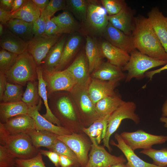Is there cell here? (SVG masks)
Instances as JSON below:
<instances>
[{"instance_id":"obj_1","label":"cell","mask_w":167,"mask_h":167,"mask_svg":"<svg viewBox=\"0 0 167 167\" xmlns=\"http://www.w3.org/2000/svg\"><path fill=\"white\" fill-rule=\"evenodd\" d=\"M131 36L135 48L139 52L156 59L167 61V54L148 18H135Z\"/></svg>"},{"instance_id":"obj_2","label":"cell","mask_w":167,"mask_h":167,"mask_svg":"<svg viewBox=\"0 0 167 167\" xmlns=\"http://www.w3.org/2000/svg\"><path fill=\"white\" fill-rule=\"evenodd\" d=\"M49 108L61 126L70 129L69 125L78 119L77 107L70 92L60 91L48 95Z\"/></svg>"},{"instance_id":"obj_3","label":"cell","mask_w":167,"mask_h":167,"mask_svg":"<svg viewBox=\"0 0 167 167\" xmlns=\"http://www.w3.org/2000/svg\"><path fill=\"white\" fill-rule=\"evenodd\" d=\"M37 67L32 56L26 51L18 55L5 74L8 82L24 86L28 82L38 80Z\"/></svg>"},{"instance_id":"obj_4","label":"cell","mask_w":167,"mask_h":167,"mask_svg":"<svg viewBox=\"0 0 167 167\" xmlns=\"http://www.w3.org/2000/svg\"><path fill=\"white\" fill-rule=\"evenodd\" d=\"M130 58L126 64L122 68V71L127 72L125 81L128 82L133 79H140L144 78L145 73L153 68L164 66L167 61L156 59L143 54L136 49L130 53Z\"/></svg>"},{"instance_id":"obj_5","label":"cell","mask_w":167,"mask_h":167,"mask_svg":"<svg viewBox=\"0 0 167 167\" xmlns=\"http://www.w3.org/2000/svg\"><path fill=\"white\" fill-rule=\"evenodd\" d=\"M136 109V104L132 101H124L121 105L109 116L105 135L103 139L104 146L109 152L112 149L109 145L110 138L117 130L122 121L128 119L132 121L135 124L140 122V118L135 112Z\"/></svg>"},{"instance_id":"obj_6","label":"cell","mask_w":167,"mask_h":167,"mask_svg":"<svg viewBox=\"0 0 167 167\" xmlns=\"http://www.w3.org/2000/svg\"><path fill=\"white\" fill-rule=\"evenodd\" d=\"M5 146L14 157L21 159L31 158L36 156L40 150L33 145L28 135L24 133L9 135Z\"/></svg>"},{"instance_id":"obj_7","label":"cell","mask_w":167,"mask_h":167,"mask_svg":"<svg viewBox=\"0 0 167 167\" xmlns=\"http://www.w3.org/2000/svg\"><path fill=\"white\" fill-rule=\"evenodd\" d=\"M120 135L126 143L134 151L149 149L154 145L163 144L167 141V136L153 135L141 129L131 132L124 131Z\"/></svg>"},{"instance_id":"obj_8","label":"cell","mask_w":167,"mask_h":167,"mask_svg":"<svg viewBox=\"0 0 167 167\" xmlns=\"http://www.w3.org/2000/svg\"><path fill=\"white\" fill-rule=\"evenodd\" d=\"M43 77L46 84L48 95L54 92H70L76 85L74 78L66 69L48 71L43 70Z\"/></svg>"},{"instance_id":"obj_9","label":"cell","mask_w":167,"mask_h":167,"mask_svg":"<svg viewBox=\"0 0 167 167\" xmlns=\"http://www.w3.org/2000/svg\"><path fill=\"white\" fill-rule=\"evenodd\" d=\"M88 88L75 85L69 92L85 124L96 120L95 105L91 100Z\"/></svg>"},{"instance_id":"obj_10","label":"cell","mask_w":167,"mask_h":167,"mask_svg":"<svg viewBox=\"0 0 167 167\" xmlns=\"http://www.w3.org/2000/svg\"><path fill=\"white\" fill-rule=\"evenodd\" d=\"M61 34L34 36L28 42L27 51L32 56L37 66H40L50 49L61 39Z\"/></svg>"},{"instance_id":"obj_11","label":"cell","mask_w":167,"mask_h":167,"mask_svg":"<svg viewBox=\"0 0 167 167\" xmlns=\"http://www.w3.org/2000/svg\"><path fill=\"white\" fill-rule=\"evenodd\" d=\"M92 143L88 160L84 167H110L126 161V159L122 155L118 156L112 155L95 142Z\"/></svg>"},{"instance_id":"obj_12","label":"cell","mask_w":167,"mask_h":167,"mask_svg":"<svg viewBox=\"0 0 167 167\" xmlns=\"http://www.w3.org/2000/svg\"><path fill=\"white\" fill-rule=\"evenodd\" d=\"M57 138L70 148L77 156L80 165L84 167L89 159L90 145L88 141L81 135L74 132L69 135H57Z\"/></svg>"},{"instance_id":"obj_13","label":"cell","mask_w":167,"mask_h":167,"mask_svg":"<svg viewBox=\"0 0 167 167\" xmlns=\"http://www.w3.org/2000/svg\"><path fill=\"white\" fill-rule=\"evenodd\" d=\"M66 69L74 78L76 85L88 88L92 78L89 72L87 59L83 52L80 53Z\"/></svg>"},{"instance_id":"obj_14","label":"cell","mask_w":167,"mask_h":167,"mask_svg":"<svg viewBox=\"0 0 167 167\" xmlns=\"http://www.w3.org/2000/svg\"><path fill=\"white\" fill-rule=\"evenodd\" d=\"M102 34L106 41L129 54L135 49L131 36L126 34L109 22Z\"/></svg>"},{"instance_id":"obj_15","label":"cell","mask_w":167,"mask_h":167,"mask_svg":"<svg viewBox=\"0 0 167 167\" xmlns=\"http://www.w3.org/2000/svg\"><path fill=\"white\" fill-rule=\"evenodd\" d=\"M3 124L9 135L20 133L27 134L36 130L34 120L28 114H20L11 118Z\"/></svg>"},{"instance_id":"obj_16","label":"cell","mask_w":167,"mask_h":167,"mask_svg":"<svg viewBox=\"0 0 167 167\" xmlns=\"http://www.w3.org/2000/svg\"><path fill=\"white\" fill-rule=\"evenodd\" d=\"M105 9L93 1H89L86 21L96 31L102 33L109 21Z\"/></svg>"},{"instance_id":"obj_17","label":"cell","mask_w":167,"mask_h":167,"mask_svg":"<svg viewBox=\"0 0 167 167\" xmlns=\"http://www.w3.org/2000/svg\"><path fill=\"white\" fill-rule=\"evenodd\" d=\"M42 101L41 98L39 104L36 105L28 107V114L34 120L36 130H46L59 135L71 134L72 131L62 126H58L52 123L44 118L39 112Z\"/></svg>"},{"instance_id":"obj_18","label":"cell","mask_w":167,"mask_h":167,"mask_svg":"<svg viewBox=\"0 0 167 167\" xmlns=\"http://www.w3.org/2000/svg\"><path fill=\"white\" fill-rule=\"evenodd\" d=\"M116 81L101 80L92 78L88 90L93 102L96 104L101 100L115 94V89L118 85Z\"/></svg>"},{"instance_id":"obj_19","label":"cell","mask_w":167,"mask_h":167,"mask_svg":"<svg viewBox=\"0 0 167 167\" xmlns=\"http://www.w3.org/2000/svg\"><path fill=\"white\" fill-rule=\"evenodd\" d=\"M99 47L103 58H106L109 63L121 68L126 64L130 58L129 53L112 45L106 41H102Z\"/></svg>"},{"instance_id":"obj_20","label":"cell","mask_w":167,"mask_h":167,"mask_svg":"<svg viewBox=\"0 0 167 167\" xmlns=\"http://www.w3.org/2000/svg\"><path fill=\"white\" fill-rule=\"evenodd\" d=\"M154 30L167 54V16L157 7L152 8L148 13Z\"/></svg>"},{"instance_id":"obj_21","label":"cell","mask_w":167,"mask_h":167,"mask_svg":"<svg viewBox=\"0 0 167 167\" xmlns=\"http://www.w3.org/2000/svg\"><path fill=\"white\" fill-rule=\"evenodd\" d=\"M109 22L126 34L131 36L135 25V18L131 9L126 6L118 14L108 15Z\"/></svg>"},{"instance_id":"obj_22","label":"cell","mask_w":167,"mask_h":167,"mask_svg":"<svg viewBox=\"0 0 167 167\" xmlns=\"http://www.w3.org/2000/svg\"><path fill=\"white\" fill-rule=\"evenodd\" d=\"M114 136L117 143L111 140L110 144L117 147L122 152L127 161L126 164L127 167H161L147 162L138 157L134 151L126 143L120 134L116 133Z\"/></svg>"},{"instance_id":"obj_23","label":"cell","mask_w":167,"mask_h":167,"mask_svg":"<svg viewBox=\"0 0 167 167\" xmlns=\"http://www.w3.org/2000/svg\"><path fill=\"white\" fill-rule=\"evenodd\" d=\"M126 76L122 68L107 61L103 62L98 68L91 74L92 78L118 82L125 79Z\"/></svg>"},{"instance_id":"obj_24","label":"cell","mask_w":167,"mask_h":167,"mask_svg":"<svg viewBox=\"0 0 167 167\" xmlns=\"http://www.w3.org/2000/svg\"><path fill=\"white\" fill-rule=\"evenodd\" d=\"M2 49L19 55L27 51L28 42L15 35L8 30L0 37Z\"/></svg>"},{"instance_id":"obj_25","label":"cell","mask_w":167,"mask_h":167,"mask_svg":"<svg viewBox=\"0 0 167 167\" xmlns=\"http://www.w3.org/2000/svg\"><path fill=\"white\" fill-rule=\"evenodd\" d=\"M85 55L87 59L90 74L103 62L99 45L93 38L87 36L86 38Z\"/></svg>"},{"instance_id":"obj_26","label":"cell","mask_w":167,"mask_h":167,"mask_svg":"<svg viewBox=\"0 0 167 167\" xmlns=\"http://www.w3.org/2000/svg\"><path fill=\"white\" fill-rule=\"evenodd\" d=\"M66 41V37L63 36L50 49L40 65L43 70H55L60 60Z\"/></svg>"},{"instance_id":"obj_27","label":"cell","mask_w":167,"mask_h":167,"mask_svg":"<svg viewBox=\"0 0 167 167\" xmlns=\"http://www.w3.org/2000/svg\"><path fill=\"white\" fill-rule=\"evenodd\" d=\"M6 25L10 32L27 42L34 36L33 22H28L17 19H11Z\"/></svg>"},{"instance_id":"obj_28","label":"cell","mask_w":167,"mask_h":167,"mask_svg":"<svg viewBox=\"0 0 167 167\" xmlns=\"http://www.w3.org/2000/svg\"><path fill=\"white\" fill-rule=\"evenodd\" d=\"M81 39L80 36L74 35L70 36L66 41L60 60L54 70L62 71L65 69L77 51Z\"/></svg>"},{"instance_id":"obj_29","label":"cell","mask_w":167,"mask_h":167,"mask_svg":"<svg viewBox=\"0 0 167 167\" xmlns=\"http://www.w3.org/2000/svg\"><path fill=\"white\" fill-rule=\"evenodd\" d=\"M123 101L116 94L101 100L95 104L96 120L101 117L110 115Z\"/></svg>"},{"instance_id":"obj_30","label":"cell","mask_w":167,"mask_h":167,"mask_svg":"<svg viewBox=\"0 0 167 167\" xmlns=\"http://www.w3.org/2000/svg\"><path fill=\"white\" fill-rule=\"evenodd\" d=\"M41 15L40 10L32 0H25L19 9L10 13V18L19 19L28 22H33Z\"/></svg>"},{"instance_id":"obj_31","label":"cell","mask_w":167,"mask_h":167,"mask_svg":"<svg viewBox=\"0 0 167 167\" xmlns=\"http://www.w3.org/2000/svg\"><path fill=\"white\" fill-rule=\"evenodd\" d=\"M28 107L23 101L0 104V122L4 123L9 119L17 115L28 114Z\"/></svg>"},{"instance_id":"obj_32","label":"cell","mask_w":167,"mask_h":167,"mask_svg":"<svg viewBox=\"0 0 167 167\" xmlns=\"http://www.w3.org/2000/svg\"><path fill=\"white\" fill-rule=\"evenodd\" d=\"M37 72L38 83V93L40 98L43 101L46 110L45 113L42 115L52 123L58 126H61L60 122L53 114L49 108L48 103L46 84L43 78V69L40 66H37Z\"/></svg>"},{"instance_id":"obj_33","label":"cell","mask_w":167,"mask_h":167,"mask_svg":"<svg viewBox=\"0 0 167 167\" xmlns=\"http://www.w3.org/2000/svg\"><path fill=\"white\" fill-rule=\"evenodd\" d=\"M109 116L101 117L93 122L88 127L83 128V131L89 136L92 142L95 141L98 145L104 138Z\"/></svg>"},{"instance_id":"obj_34","label":"cell","mask_w":167,"mask_h":167,"mask_svg":"<svg viewBox=\"0 0 167 167\" xmlns=\"http://www.w3.org/2000/svg\"><path fill=\"white\" fill-rule=\"evenodd\" d=\"M36 148L44 147L50 150L57 139V135L46 130H35L27 134Z\"/></svg>"},{"instance_id":"obj_35","label":"cell","mask_w":167,"mask_h":167,"mask_svg":"<svg viewBox=\"0 0 167 167\" xmlns=\"http://www.w3.org/2000/svg\"><path fill=\"white\" fill-rule=\"evenodd\" d=\"M51 20L59 28L62 33H71L77 29L78 24L72 15L68 11H65Z\"/></svg>"},{"instance_id":"obj_36","label":"cell","mask_w":167,"mask_h":167,"mask_svg":"<svg viewBox=\"0 0 167 167\" xmlns=\"http://www.w3.org/2000/svg\"><path fill=\"white\" fill-rule=\"evenodd\" d=\"M38 84L37 80L29 81L27 84L22 101L28 107L35 106L39 103L41 98L38 93Z\"/></svg>"},{"instance_id":"obj_37","label":"cell","mask_w":167,"mask_h":167,"mask_svg":"<svg viewBox=\"0 0 167 167\" xmlns=\"http://www.w3.org/2000/svg\"><path fill=\"white\" fill-rule=\"evenodd\" d=\"M23 86L8 82L0 101L8 103L22 101L24 93Z\"/></svg>"},{"instance_id":"obj_38","label":"cell","mask_w":167,"mask_h":167,"mask_svg":"<svg viewBox=\"0 0 167 167\" xmlns=\"http://www.w3.org/2000/svg\"><path fill=\"white\" fill-rule=\"evenodd\" d=\"M89 1L85 0H66V8L81 21H86Z\"/></svg>"},{"instance_id":"obj_39","label":"cell","mask_w":167,"mask_h":167,"mask_svg":"<svg viewBox=\"0 0 167 167\" xmlns=\"http://www.w3.org/2000/svg\"><path fill=\"white\" fill-rule=\"evenodd\" d=\"M139 153L152 159L153 164L161 167H167V148L159 150L152 148L143 150Z\"/></svg>"},{"instance_id":"obj_40","label":"cell","mask_w":167,"mask_h":167,"mask_svg":"<svg viewBox=\"0 0 167 167\" xmlns=\"http://www.w3.org/2000/svg\"><path fill=\"white\" fill-rule=\"evenodd\" d=\"M19 55L2 49L0 51V73L5 74L15 63Z\"/></svg>"},{"instance_id":"obj_41","label":"cell","mask_w":167,"mask_h":167,"mask_svg":"<svg viewBox=\"0 0 167 167\" xmlns=\"http://www.w3.org/2000/svg\"><path fill=\"white\" fill-rule=\"evenodd\" d=\"M50 151L54 152L59 154L67 156L71 159L75 164L80 165L75 153L67 145L57 138Z\"/></svg>"},{"instance_id":"obj_42","label":"cell","mask_w":167,"mask_h":167,"mask_svg":"<svg viewBox=\"0 0 167 167\" xmlns=\"http://www.w3.org/2000/svg\"><path fill=\"white\" fill-rule=\"evenodd\" d=\"M66 8V1L50 0L44 10L41 12L46 20L51 19V17L57 11Z\"/></svg>"},{"instance_id":"obj_43","label":"cell","mask_w":167,"mask_h":167,"mask_svg":"<svg viewBox=\"0 0 167 167\" xmlns=\"http://www.w3.org/2000/svg\"><path fill=\"white\" fill-rule=\"evenodd\" d=\"M101 2L109 15H114L118 14L126 6L123 0H101Z\"/></svg>"},{"instance_id":"obj_44","label":"cell","mask_w":167,"mask_h":167,"mask_svg":"<svg viewBox=\"0 0 167 167\" xmlns=\"http://www.w3.org/2000/svg\"><path fill=\"white\" fill-rule=\"evenodd\" d=\"M42 154L39 152L34 157L28 159H16V167H46Z\"/></svg>"},{"instance_id":"obj_45","label":"cell","mask_w":167,"mask_h":167,"mask_svg":"<svg viewBox=\"0 0 167 167\" xmlns=\"http://www.w3.org/2000/svg\"><path fill=\"white\" fill-rule=\"evenodd\" d=\"M15 159L5 146L0 145V167H15Z\"/></svg>"},{"instance_id":"obj_46","label":"cell","mask_w":167,"mask_h":167,"mask_svg":"<svg viewBox=\"0 0 167 167\" xmlns=\"http://www.w3.org/2000/svg\"><path fill=\"white\" fill-rule=\"evenodd\" d=\"M46 20L41 13L40 16L33 22V30L34 36L45 35Z\"/></svg>"},{"instance_id":"obj_47","label":"cell","mask_w":167,"mask_h":167,"mask_svg":"<svg viewBox=\"0 0 167 167\" xmlns=\"http://www.w3.org/2000/svg\"><path fill=\"white\" fill-rule=\"evenodd\" d=\"M46 20L45 35H53L62 33L59 28L51 19Z\"/></svg>"},{"instance_id":"obj_48","label":"cell","mask_w":167,"mask_h":167,"mask_svg":"<svg viewBox=\"0 0 167 167\" xmlns=\"http://www.w3.org/2000/svg\"><path fill=\"white\" fill-rule=\"evenodd\" d=\"M39 152L42 155L47 156L56 167H59V155L58 153L50 150L40 149Z\"/></svg>"},{"instance_id":"obj_49","label":"cell","mask_w":167,"mask_h":167,"mask_svg":"<svg viewBox=\"0 0 167 167\" xmlns=\"http://www.w3.org/2000/svg\"><path fill=\"white\" fill-rule=\"evenodd\" d=\"M59 155V163L61 167H70L73 165H77L68 157L61 154Z\"/></svg>"},{"instance_id":"obj_50","label":"cell","mask_w":167,"mask_h":167,"mask_svg":"<svg viewBox=\"0 0 167 167\" xmlns=\"http://www.w3.org/2000/svg\"><path fill=\"white\" fill-rule=\"evenodd\" d=\"M10 12L0 8V22L3 25H6L7 22L11 19Z\"/></svg>"},{"instance_id":"obj_51","label":"cell","mask_w":167,"mask_h":167,"mask_svg":"<svg viewBox=\"0 0 167 167\" xmlns=\"http://www.w3.org/2000/svg\"><path fill=\"white\" fill-rule=\"evenodd\" d=\"M10 135L4 128L3 123L0 122V143L1 145L5 146L8 136Z\"/></svg>"},{"instance_id":"obj_52","label":"cell","mask_w":167,"mask_h":167,"mask_svg":"<svg viewBox=\"0 0 167 167\" xmlns=\"http://www.w3.org/2000/svg\"><path fill=\"white\" fill-rule=\"evenodd\" d=\"M7 81L5 74L0 73V101L5 91Z\"/></svg>"},{"instance_id":"obj_53","label":"cell","mask_w":167,"mask_h":167,"mask_svg":"<svg viewBox=\"0 0 167 167\" xmlns=\"http://www.w3.org/2000/svg\"><path fill=\"white\" fill-rule=\"evenodd\" d=\"M167 70V63L162 67L152 71H148L145 74V77L151 80L155 75L159 73L161 71Z\"/></svg>"},{"instance_id":"obj_54","label":"cell","mask_w":167,"mask_h":167,"mask_svg":"<svg viewBox=\"0 0 167 167\" xmlns=\"http://www.w3.org/2000/svg\"><path fill=\"white\" fill-rule=\"evenodd\" d=\"M13 0H0V7L3 9L11 11Z\"/></svg>"},{"instance_id":"obj_55","label":"cell","mask_w":167,"mask_h":167,"mask_svg":"<svg viewBox=\"0 0 167 167\" xmlns=\"http://www.w3.org/2000/svg\"><path fill=\"white\" fill-rule=\"evenodd\" d=\"M37 6L42 11L49 2V0H32Z\"/></svg>"},{"instance_id":"obj_56","label":"cell","mask_w":167,"mask_h":167,"mask_svg":"<svg viewBox=\"0 0 167 167\" xmlns=\"http://www.w3.org/2000/svg\"><path fill=\"white\" fill-rule=\"evenodd\" d=\"M25 1V0H13L10 13H12L18 10L22 6Z\"/></svg>"},{"instance_id":"obj_57","label":"cell","mask_w":167,"mask_h":167,"mask_svg":"<svg viewBox=\"0 0 167 167\" xmlns=\"http://www.w3.org/2000/svg\"><path fill=\"white\" fill-rule=\"evenodd\" d=\"M161 111L162 116L167 117V98L162 105Z\"/></svg>"},{"instance_id":"obj_58","label":"cell","mask_w":167,"mask_h":167,"mask_svg":"<svg viewBox=\"0 0 167 167\" xmlns=\"http://www.w3.org/2000/svg\"><path fill=\"white\" fill-rule=\"evenodd\" d=\"M160 122L165 123L164 126L167 128V117L161 116L160 118Z\"/></svg>"},{"instance_id":"obj_59","label":"cell","mask_w":167,"mask_h":167,"mask_svg":"<svg viewBox=\"0 0 167 167\" xmlns=\"http://www.w3.org/2000/svg\"><path fill=\"white\" fill-rule=\"evenodd\" d=\"M110 167H127L124 163H119L114 165Z\"/></svg>"},{"instance_id":"obj_60","label":"cell","mask_w":167,"mask_h":167,"mask_svg":"<svg viewBox=\"0 0 167 167\" xmlns=\"http://www.w3.org/2000/svg\"><path fill=\"white\" fill-rule=\"evenodd\" d=\"M3 24H0V36H1L3 34Z\"/></svg>"},{"instance_id":"obj_61","label":"cell","mask_w":167,"mask_h":167,"mask_svg":"<svg viewBox=\"0 0 167 167\" xmlns=\"http://www.w3.org/2000/svg\"><path fill=\"white\" fill-rule=\"evenodd\" d=\"M80 165H73L70 167H79Z\"/></svg>"}]
</instances>
